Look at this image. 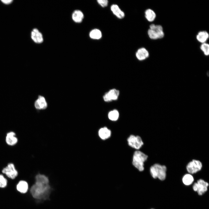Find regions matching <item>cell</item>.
<instances>
[{"label":"cell","mask_w":209,"mask_h":209,"mask_svg":"<svg viewBox=\"0 0 209 209\" xmlns=\"http://www.w3.org/2000/svg\"><path fill=\"white\" fill-rule=\"evenodd\" d=\"M35 183L30 189V193L33 197L37 202L49 200V196L53 188L49 184L48 177L39 174L35 176Z\"/></svg>","instance_id":"1"},{"label":"cell","mask_w":209,"mask_h":209,"mask_svg":"<svg viewBox=\"0 0 209 209\" xmlns=\"http://www.w3.org/2000/svg\"><path fill=\"white\" fill-rule=\"evenodd\" d=\"M167 168L164 165L156 163L152 165L149 171L152 177L154 179L158 178L161 181L165 179L166 177Z\"/></svg>","instance_id":"2"},{"label":"cell","mask_w":209,"mask_h":209,"mask_svg":"<svg viewBox=\"0 0 209 209\" xmlns=\"http://www.w3.org/2000/svg\"><path fill=\"white\" fill-rule=\"evenodd\" d=\"M148 157V156L143 152L136 151L133 154L132 164L139 171L142 172L144 170V163Z\"/></svg>","instance_id":"3"},{"label":"cell","mask_w":209,"mask_h":209,"mask_svg":"<svg viewBox=\"0 0 209 209\" xmlns=\"http://www.w3.org/2000/svg\"><path fill=\"white\" fill-rule=\"evenodd\" d=\"M3 174L11 179H15L18 176V172L14 163H8L1 171Z\"/></svg>","instance_id":"4"},{"label":"cell","mask_w":209,"mask_h":209,"mask_svg":"<svg viewBox=\"0 0 209 209\" xmlns=\"http://www.w3.org/2000/svg\"><path fill=\"white\" fill-rule=\"evenodd\" d=\"M203 165L199 160L194 159L189 162L186 166V169L188 173L193 174L200 171Z\"/></svg>","instance_id":"5"},{"label":"cell","mask_w":209,"mask_h":209,"mask_svg":"<svg viewBox=\"0 0 209 209\" xmlns=\"http://www.w3.org/2000/svg\"><path fill=\"white\" fill-rule=\"evenodd\" d=\"M208 183L203 179H200L193 184V190L197 192L199 195H202L208 190Z\"/></svg>","instance_id":"6"},{"label":"cell","mask_w":209,"mask_h":209,"mask_svg":"<svg viewBox=\"0 0 209 209\" xmlns=\"http://www.w3.org/2000/svg\"><path fill=\"white\" fill-rule=\"evenodd\" d=\"M127 141L129 146L137 149H139L144 144L141 138L138 136L131 135L128 138Z\"/></svg>","instance_id":"7"},{"label":"cell","mask_w":209,"mask_h":209,"mask_svg":"<svg viewBox=\"0 0 209 209\" xmlns=\"http://www.w3.org/2000/svg\"><path fill=\"white\" fill-rule=\"evenodd\" d=\"M5 139L6 144L11 146L16 145L18 141L16 133L13 131L8 132L6 135Z\"/></svg>","instance_id":"8"},{"label":"cell","mask_w":209,"mask_h":209,"mask_svg":"<svg viewBox=\"0 0 209 209\" xmlns=\"http://www.w3.org/2000/svg\"><path fill=\"white\" fill-rule=\"evenodd\" d=\"M119 95V91L113 89L109 90L103 96V98L105 102L116 100Z\"/></svg>","instance_id":"9"},{"label":"cell","mask_w":209,"mask_h":209,"mask_svg":"<svg viewBox=\"0 0 209 209\" xmlns=\"http://www.w3.org/2000/svg\"><path fill=\"white\" fill-rule=\"evenodd\" d=\"M34 106L38 110L46 109L48 106V104L45 98L43 96L39 95L35 101Z\"/></svg>","instance_id":"10"},{"label":"cell","mask_w":209,"mask_h":209,"mask_svg":"<svg viewBox=\"0 0 209 209\" xmlns=\"http://www.w3.org/2000/svg\"><path fill=\"white\" fill-rule=\"evenodd\" d=\"M16 189L18 192L21 194H26L28 190V183L26 180H20L18 182L16 185Z\"/></svg>","instance_id":"11"},{"label":"cell","mask_w":209,"mask_h":209,"mask_svg":"<svg viewBox=\"0 0 209 209\" xmlns=\"http://www.w3.org/2000/svg\"><path fill=\"white\" fill-rule=\"evenodd\" d=\"M31 38L33 41L36 43H41L43 41L42 33L36 28L33 29L31 32Z\"/></svg>","instance_id":"12"},{"label":"cell","mask_w":209,"mask_h":209,"mask_svg":"<svg viewBox=\"0 0 209 209\" xmlns=\"http://www.w3.org/2000/svg\"><path fill=\"white\" fill-rule=\"evenodd\" d=\"M110 9L113 14L118 19H122L125 17V13L117 4L112 5L110 7Z\"/></svg>","instance_id":"13"},{"label":"cell","mask_w":209,"mask_h":209,"mask_svg":"<svg viewBox=\"0 0 209 209\" xmlns=\"http://www.w3.org/2000/svg\"><path fill=\"white\" fill-rule=\"evenodd\" d=\"M149 56V53L147 50L144 47L139 48L136 53V56L139 60H144Z\"/></svg>","instance_id":"14"},{"label":"cell","mask_w":209,"mask_h":209,"mask_svg":"<svg viewBox=\"0 0 209 209\" xmlns=\"http://www.w3.org/2000/svg\"><path fill=\"white\" fill-rule=\"evenodd\" d=\"M98 135L102 140H106L109 138L111 135V130L106 127L101 128L98 131Z\"/></svg>","instance_id":"15"},{"label":"cell","mask_w":209,"mask_h":209,"mask_svg":"<svg viewBox=\"0 0 209 209\" xmlns=\"http://www.w3.org/2000/svg\"><path fill=\"white\" fill-rule=\"evenodd\" d=\"M209 37V34L208 32L203 30L198 32L196 37L197 40L202 44L206 43Z\"/></svg>","instance_id":"16"},{"label":"cell","mask_w":209,"mask_h":209,"mask_svg":"<svg viewBox=\"0 0 209 209\" xmlns=\"http://www.w3.org/2000/svg\"><path fill=\"white\" fill-rule=\"evenodd\" d=\"M72 17L74 22L80 23L82 21L84 18V15L81 11L79 10H76L73 12Z\"/></svg>","instance_id":"17"},{"label":"cell","mask_w":209,"mask_h":209,"mask_svg":"<svg viewBox=\"0 0 209 209\" xmlns=\"http://www.w3.org/2000/svg\"><path fill=\"white\" fill-rule=\"evenodd\" d=\"M145 16L146 19L149 22H152L155 19L156 15L155 12L151 9H148L145 12Z\"/></svg>","instance_id":"18"},{"label":"cell","mask_w":209,"mask_h":209,"mask_svg":"<svg viewBox=\"0 0 209 209\" xmlns=\"http://www.w3.org/2000/svg\"><path fill=\"white\" fill-rule=\"evenodd\" d=\"M149 29L155 30L158 33L159 39L162 38L164 36L163 27L160 25L152 24L149 26Z\"/></svg>","instance_id":"19"},{"label":"cell","mask_w":209,"mask_h":209,"mask_svg":"<svg viewBox=\"0 0 209 209\" xmlns=\"http://www.w3.org/2000/svg\"><path fill=\"white\" fill-rule=\"evenodd\" d=\"M89 36L90 38L92 39L98 40L102 38V32L99 29L95 28L92 30L90 32Z\"/></svg>","instance_id":"20"},{"label":"cell","mask_w":209,"mask_h":209,"mask_svg":"<svg viewBox=\"0 0 209 209\" xmlns=\"http://www.w3.org/2000/svg\"><path fill=\"white\" fill-rule=\"evenodd\" d=\"M182 181L184 185L188 186L192 184L194 181V178L192 174L189 173L184 174L182 178Z\"/></svg>","instance_id":"21"},{"label":"cell","mask_w":209,"mask_h":209,"mask_svg":"<svg viewBox=\"0 0 209 209\" xmlns=\"http://www.w3.org/2000/svg\"><path fill=\"white\" fill-rule=\"evenodd\" d=\"M119 116V113L116 110H113L110 111L108 114L109 118L112 121L117 120Z\"/></svg>","instance_id":"22"},{"label":"cell","mask_w":209,"mask_h":209,"mask_svg":"<svg viewBox=\"0 0 209 209\" xmlns=\"http://www.w3.org/2000/svg\"><path fill=\"white\" fill-rule=\"evenodd\" d=\"M147 34L151 39L156 40L159 39L158 33L154 30L149 28L147 31Z\"/></svg>","instance_id":"23"},{"label":"cell","mask_w":209,"mask_h":209,"mask_svg":"<svg viewBox=\"0 0 209 209\" xmlns=\"http://www.w3.org/2000/svg\"><path fill=\"white\" fill-rule=\"evenodd\" d=\"M8 184L7 178L3 174H0V188H4L6 187Z\"/></svg>","instance_id":"24"},{"label":"cell","mask_w":209,"mask_h":209,"mask_svg":"<svg viewBox=\"0 0 209 209\" xmlns=\"http://www.w3.org/2000/svg\"><path fill=\"white\" fill-rule=\"evenodd\" d=\"M200 48L206 56L209 55V44L206 43H202L200 46Z\"/></svg>","instance_id":"25"},{"label":"cell","mask_w":209,"mask_h":209,"mask_svg":"<svg viewBox=\"0 0 209 209\" xmlns=\"http://www.w3.org/2000/svg\"><path fill=\"white\" fill-rule=\"evenodd\" d=\"M98 3L102 7H105L108 5V1L107 0H97Z\"/></svg>","instance_id":"26"},{"label":"cell","mask_w":209,"mask_h":209,"mask_svg":"<svg viewBox=\"0 0 209 209\" xmlns=\"http://www.w3.org/2000/svg\"><path fill=\"white\" fill-rule=\"evenodd\" d=\"M2 2L6 4H8L12 2V0H2L1 1Z\"/></svg>","instance_id":"27"},{"label":"cell","mask_w":209,"mask_h":209,"mask_svg":"<svg viewBox=\"0 0 209 209\" xmlns=\"http://www.w3.org/2000/svg\"></svg>","instance_id":"28"}]
</instances>
